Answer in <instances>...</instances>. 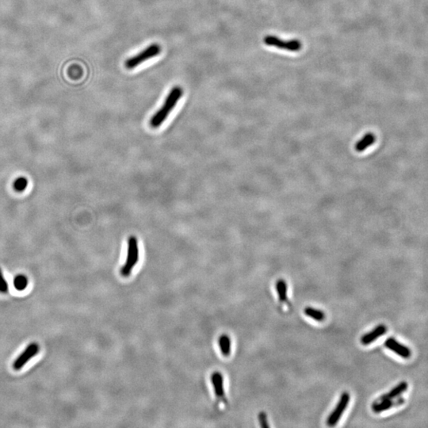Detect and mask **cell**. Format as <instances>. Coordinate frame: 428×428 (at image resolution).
I'll list each match as a JSON object with an SVG mask.
<instances>
[{
  "label": "cell",
  "instance_id": "1",
  "mask_svg": "<svg viewBox=\"0 0 428 428\" xmlns=\"http://www.w3.org/2000/svg\"><path fill=\"white\" fill-rule=\"evenodd\" d=\"M183 94L184 91L179 86H175L170 90L169 94L165 98L163 107L150 119L151 127L154 129L158 128L164 123L171 111L175 108L178 102L180 100Z\"/></svg>",
  "mask_w": 428,
  "mask_h": 428
},
{
  "label": "cell",
  "instance_id": "2",
  "mask_svg": "<svg viewBox=\"0 0 428 428\" xmlns=\"http://www.w3.org/2000/svg\"><path fill=\"white\" fill-rule=\"evenodd\" d=\"M139 261L138 242L136 237L131 236L128 240V249L126 260L121 268V275L123 277H129Z\"/></svg>",
  "mask_w": 428,
  "mask_h": 428
},
{
  "label": "cell",
  "instance_id": "3",
  "mask_svg": "<svg viewBox=\"0 0 428 428\" xmlns=\"http://www.w3.org/2000/svg\"><path fill=\"white\" fill-rule=\"evenodd\" d=\"M161 51H162V49L159 44H156V43L151 44V45H149L147 48H145L141 53L127 59L125 62V66L128 69H133L138 65H141L143 63H145V61L150 60L151 58L156 57L157 56L160 55Z\"/></svg>",
  "mask_w": 428,
  "mask_h": 428
},
{
  "label": "cell",
  "instance_id": "4",
  "mask_svg": "<svg viewBox=\"0 0 428 428\" xmlns=\"http://www.w3.org/2000/svg\"><path fill=\"white\" fill-rule=\"evenodd\" d=\"M264 42L268 46H274V47H277L278 49H284V50L290 52L299 51L301 48L300 41H298V40L283 41V40L278 38L275 36L266 37L264 38Z\"/></svg>",
  "mask_w": 428,
  "mask_h": 428
},
{
  "label": "cell",
  "instance_id": "5",
  "mask_svg": "<svg viewBox=\"0 0 428 428\" xmlns=\"http://www.w3.org/2000/svg\"><path fill=\"white\" fill-rule=\"evenodd\" d=\"M39 347L38 344L36 343H31L26 347V349L24 350L22 353L15 359L13 363V368L15 371H19L22 367H25V365L27 363L30 359H32L34 357L38 354Z\"/></svg>",
  "mask_w": 428,
  "mask_h": 428
},
{
  "label": "cell",
  "instance_id": "6",
  "mask_svg": "<svg viewBox=\"0 0 428 428\" xmlns=\"http://www.w3.org/2000/svg\"><path fill=\"white\" fill-rule=\"evenodd\" d=\"M350 402V394L347 392H343L341 395L340 400H339L338 405H337L334 411L329 415L328 420H327V424L329 427H333L339 422L340 420L341 416L343 415V412L347 409V405Z\"/></svg>",
  "mask_w": 428,
  "mask_h": 428
},
{
  "label": "cell",
  "instance_id": "7",
  "mask_svg": "<svg viewBox=\"0 0 428 428\" xmlns=\"http://www.w3.org/2000/svg\"><path fill=\"white\" fill-rule=\"evenodd\" d=\"M211 381L213 385V391L216 398L220 404H225L226 397L224 392V377L220 372H214L211 376Z\"/></svg>",
  "mask_w": 428,
  "mask_h": 428
},
{
  "label": "cell",
  "instance_id": "8",
  "mask_svg": "<svg viewBox=\"0 0 428 428\" xmlns=\"http://www.w3.org/2000/svg\"><path fill=\"white\" fill-rule=\"evenodd\" d=\"M385 345L387 348L391 350L392 352L396 353V354L401 356L404 358H409L411 357V352L409 347H405L401 343H399L395 339L390 338L386 340Z\"/></svg>",
  "mask_w": 428,
  "mask_h": 428
},
{
  "label": "cell",
  "instance_id": "9",
  "mask_svg": "<svg viewBox=\"0 0 428 428\" xmlns=\"http://www.w3.org/2000/svg\"><path fill=\"white\" fill-rule=\"evenodd\" d=\"M386 331H387V328H386V325L380 324L378 326L376 327L373 330L371 331V332L367 333V334L364 335L361 338V343L363 345L371 344V343L374 342L377 338H379L381 335H383L386 333Z\"/></svg>",
  "mask_w": 428,
  "mask_h": 428
},
{
  "label": "cell",
  "instance_id": "10",
  "mask_svg": "<svg viewBox=\"0 0 428 428\" xmlns=\"http://www.w3.org/2000/svg\"><path fill=\"white\" fill-rule=\"evenodd\" d=\"M405 402L404 399L401 398L399 400H382L381 402L376 403L372 406V409L375 413H380L382 411H387L389 409L392 407H396L398 405H402Z\"/></svg>",
  "mask_w": 428,
  "mask_h": 428
},
{
  "label": "cell",
  "instance_id": "11",
  "mask_svg": "<svg viewBox=\"0 0 428 428\" xmlns=\"http://www.w3.org/2000/svg\"><path fill=\"white\" fill-rule=\"evenodd\" d=\"M375 141H376V136L372 132H368L357 142L354 146V149L358 152L364 151L367 148L371 147V145H373Z\"/></svg>",
  "mask_w": 428,
  "mask_h": 428
},
{
  "label": "cell",
  "instance_id": "12",
  "mask_svg": "<svg viewBox=\"0 0 428 428\" xmlns=\"http://www.w3.org/2000/svg\"><path fill=\"white\" fill-rule=\"evenodd\" d=\"M408 383L405 381H403L401 383L398 384L396 387L393 388L390 392H388L386 394L383 395L381 397V401L382 400H393L397 396H401L403 392H405L408 389Z\"/></svg>",
  "mask_w": 428,
  "mask_h": 428
},
{
  "label": "cell",
  "instance_id": "13",
  "mask_svg": "<svg viewBox=\"0 0 428 428\" xmlns=\"http://www.w3.org/2000/svg\"><path fill=\"white\" fill-rule=\"evenodd\" d=\"M276 290L281 305H285L288 303L287 284L283 279H279L276 283Z\"/></svg>",
  "mask_w": 428,
  "mask_h": 428
},
{
  "label": "cell",
  "instance_id": "14",
  "mask_svg": "<svg viewBox=\"0 0 428 428\" xmlns=\"http://www.w3.org/2000/svg\"><path fill=\"white\" fill-rule=\"evenodd\" d=\"M219 347L222 354L224 357H228L231 354V339L230 337L227 335H222L219 338Z\"/></svg>",
  "mask_w": 428,
  "mask_h": 428
},
{
  "label": "cell",
  "instance_id": "15",
  "mask_svg": "<svg viewBox=\"0 0 428 428\" xmlns=\"http://www.w3.org/2000/svg\"><path fill=\"white\" fill-rule=\"evenodd\" d=\"M304 313L307 316L315 319L316 321H324L325 319V313L320 310H318V309H313L311 307H307Z\"/></svg>",
  "mask_w": 428,
  "mask_h": 428
},
{
  "label": "cell",
  "instance_id": "16",
  "mask_svg": "<svg viewBox=\"0 0 428 428\" xmlns=\"http://www.w3.org/2000/svg\"><path fill=\"white\" fill-rule=\"evenodd\" d=\"M28 184L29 183H28V179H26V177H19L14 182V190L18 192V193H21V192L25 191L26 190V188H27Z\"/></svg>",
  "mask_w": 428,
  "mask_h": 428
},
{
  "label": "cell",
  "instance_id": "17",
  "mask_svg": "<svg viewBox=\"0 0 428 428\" xmlns=\"http://www.w3.org/2000/svg\"><path fill=\"white\" fill-rule=\"evenodd\" d=\"M28 285V279L25 275H17L14 280V285L17 290H24Z\"/></svg>",
  "mask_w": 428,
  "mask_h": 428
},
{
  "label": "cell",
  "instance_id": "18",
  "mask_svg": "<svg viewBox=\"0 0 428 428\" xmlns=\"http://www.w3.org/2000/svg\"><path fill=\"white\" fill-rule=\"evenodd\" d=\"M9 286L7 280L5 279L2 270L0 268V293L6 294L8 292Z\"/></svg>",
  "mask_w": 428,
  "mask_h": 428
},
{
  "label": "cell",
  "instance_id": "19",
  "mask_svg": "<svg viewBox=\"0 0 428 428\" xmlns=\"http://www.w3.org/2000/svg\"><path fill=\"white\" fill-rule=\"evenodd\" d=\"M259 421H260V426L263 428H268L269 424L267 421V416L264 412H260L258 415Z\"/></svg>",
  "mask_w": 428,
  "mask_h": 428
}]
</instances>
